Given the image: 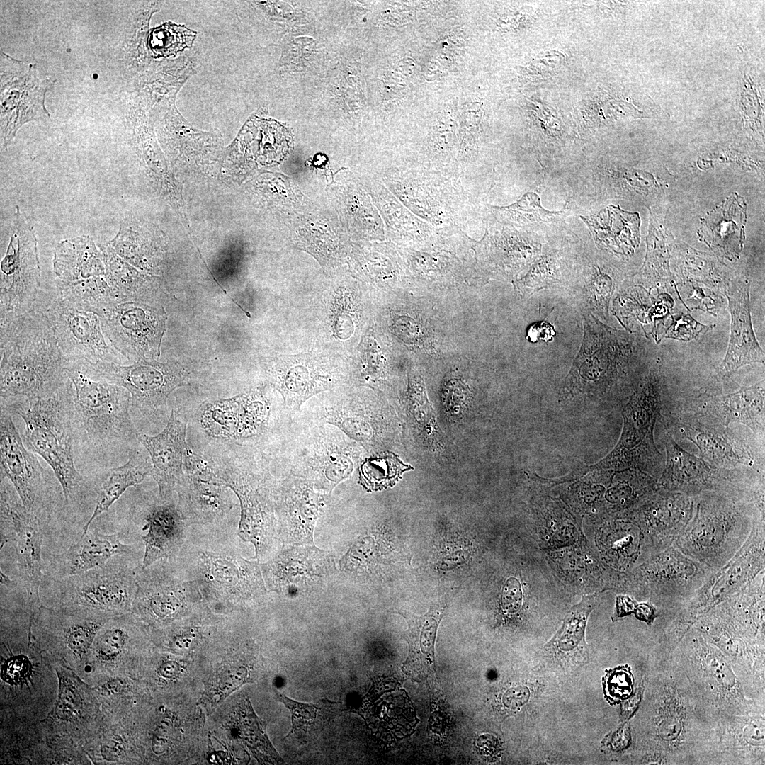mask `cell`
<instances>
[{"label":"cell","instance_id":"56","mask_svg":"<svg viewBox=\"0 0 765 765\" xmlns=\"http://www.w3.org/2000/svg\"><path fill=\"white\" fill-rule=\"evenodd\" d=\"M522 594L520 584L515 579L506 582L502 596L503 608L508 612H515L521 605Z\"/></svg>","mask_w":765,"mask_h":765},{"label":"cell","instance_id":"18","mask_svg":"<svg viewBox=\"0 0 765 765\" xmlns=\"http://www.w3.org/2000/svg\"><path fill=\"white\" fill-rule=\"evenodd\" d=\"M100 319L106 339L118 352L135 361L158 357L165 324L162 309L142 302H122Z\"/></svg>","mask_w":765,"mask_h":765},{"label":"cell","instance_id":"55","mask_svg":"<svg viewBox=\"0 0 765 765\" xmlns=\"http://www.w3.org/2000/svg\"><path fill=\"white\" fill-rule=\"evenodd\" d=\"M556 335L554 326L546 321L536 322L529 326L526 333V339L531 343L550 342Z\"/></svg>","mask_w":765,"mask_h":765},{"label":"cell","instance_id":"25","mask_svg":"<svg viewBox=\"0 0 765 765\" xmlns=\"http://www.w3.org/2000/svg\"><path fill=\"white\" fill-rule=\"evenodd\" d=\"M129 613L108 620L96 635L79 676L90 686L125 676V668L138 628Z\"/></svg>","mask_w":765,"mask_h":765},{"label":"cell","instance_id":"61","mask_svg":"<svg viewBox=\"0 0 765 765\" xmlns=\"http://www.w3.org/2000/svg\"><path fill=\"white\" fill-rule=\"evenodd\" d=\"M635 616L642 620L650 623L654 618V609L649 604H640L635 608Z\"/></svg>","mask_w":765,"mask_h":765},{"label":"cell","instance_id":"19","mask_svg":"<svg viewBox=\"0 0 765 765\" xmlns=\"http://www.w3.org/2000/svg\"><path fill=\"white\" fill-rule=\"evenodd\" d=\"M271 404L257 388L241 395L208 402L198 413L204 431L221 441L249 442L258 439L269 427Z\"/></svg>","mask_w":765,"mask_h":765},{"label":"cell","instance_id":"14","mask_svg":"<svg viewBox=\"0 0 765 765\" xmlns=\"http://www.w3.org/2000/svg\"><path fill=\"white\" fill-rule=\"evenodd\" d=\"M37 65L1 51V139L5 149L26 123L50 118L45 106L46 93L56 80L39 79Z\"/></svg>","mask_w":765,"mask_h":765},{"label":"cell","instance_id":"62","mask_svg":"<svg viewBox=\"0 0 765 765\" xmlns=\"http://www.w3.org/2000/svg\"><path fill=\"white\" fill-rule=\"evenodd\" d=\"M1 582L8 587H13L15 582L11 580L6 575L1 572Z\"/></svg>","mask_w":765,"mask_h":765},{"label":"cell","instance_id":"39","mask_svg":"<svg viewBox=\"0 0 765 765\" xmlns=\"http://www.w3.org/2000/svg\"><path fill=\"white\" fill-rule=\"evenodd\" d=\"M645 522L659 533H672L683 527L691 518L693 502L683 493L658 487L641 506Z\"/></svg>","mask_w":765,"mask_h":765},{"label":"cell","instance_id":"51","mask_svg":"<svg viewBox=\"0 0 765 765\" xmlns=\"http://www.w3.org/2000/svg\"><path fill=\"white\" fill-rule=\"evenodd\" d=\"M710 329V326L699 323L689 313L672 315L670 324L664 329L662 338L689 341Z\"/></svg>","mask_w":765,"mask_h":765},{"label":"cell","instance_id":"33","mask_svg":"<svg viewBox=\"0 0 765 765\" xmlns=\"http://www.w3.org/2000/svg\"><path fill=\"white\" fill-rule=\"evenodd\" d=\"M53 270L61 282H74L106 275L103 253L89 236L67 239L57 244Z\"/></svg>","mask_w":765,"mask_h":765},{"label":"cell","instance_id":"8","mask_svg":"<svg viewBox=\"0 0 765 765\" xmlns=\"http://www.w3.org/2000/svg\"><path fill=\"white\" fill-rule=\"evenodd\" d=\"M213 465L239 501L238 535L254 545L259 557L269 548L275 533L276 482L266 468L253 461L239 460L232 465Z\"/></svg>","mask_w":765,"mask_h":765},{"label":"cell","instance_id":"29","mask_svg":"<svg viewBox=\"0 0 765 765\" xmlns=\"http://www.w3.org/2000/svg\"><path fill=\"white\" fill-rule=\"evenodd\" d=\"M689 414L711 423L729 426L733 422L764 434V380L735 392L703 394L693 402Z\"/></svg>","mask_w":765,"mask_h":765},{"label":"cell","instance_id":"40","mask_svg":"<svg viewBox=\"0 0 765 765\" xmlns=\"http://www.w3.org/2000/svg\"><path fill=\"white\" fill-rule=\"evenodd\" d=\"M57 298L74 308L93 312L100 317L119 304L105 276L61 282Z\"/></svg>","mask_w":765,"mask_h":765},{"label":"cell","instance_id":"3","mask_svg":"<svg viewBox=\"0 0 765 765\" xmlns=\"http://www.w3.org/2000/svg\"><path fill=\"white\" fill-rule=\"evenodd\" d=\"M57 691L54 663L35 640L30 616L12 628L1 622V728L39 722Z\"/></svg>","mask_w":765,"mask_h":765},{"label":"cell","instance_id":"27","mask_svg":"<svg viewBox=\"0 0 765 765\" xmlns=\"http://www.w3.org/2000/svg\"><path fill=\"white\" fill-rule=\"evenodd\" d=\"M750 283L737 280L723 290L731 315L730 340L727 352L717 369L720 379L732 377L741 367L752 363L764 365V352L754 334L752 323Z\"/></svg>","mask_w":765,"mask_h":765},{"label":"cell","instance_id":"4","mask_svg":"<svg viewBox=\"0 0 765 765\" xmlns=\"http://www.w3.org/2000/svg\"><path fill=\"white\" fill-rule=\"evenodd\" d=\"M72 395L73 386L68 377L50 395L1 401L0 404L23 419L26 446L50 466L62 487L64 504L76 507L84 502L88 486L74 462L70 416Z\"/></svg>","mask_w":765,"mask_h":765},{"label":"cell","instance_id":"26","mask_svg":"<svg viewBox=\"0 0 765 765\" xmlns=\"http://www.w3.org/2000/svg\"><path fill=\"white\" fill-rule=\"evenodd\" d=\"M666 450L664 468L657 481L658 487L685 494L720 490L736 476L735 469L715 468L701 457L685 450L672 434L665 431L662 438Z\"/></svg>","mask_w":765,"mask_h":765},{"label":"cell","instance_id":"59","mask_svg":"<svg viewBox=\"0 0 765 765\" xmlns=\"http://www.w3.org/2000/svg\"><path fill=\"white\" fill-rule=\"evenodd\" d=\"M636 608L635 603L628 596H618L616 604V617H623L633 612Z\"/></svg>","mask_w":765,"mask_h":765},{"label":"cell","instance_id":"38","mask_svg":"<svg viewBox=\"0 0 765 765\" xmlns=\"http://www.w3.org/2000/svg\"><path fill=\"white\" fill-rule=\"evenodd\" d=\"M106 266V278L113 290L118 303L142 302L152 300L157 293L155 281L133 268L120 257L108 243L100 244Z\"/></svg>","mask_w":765,"mask_h":765},{"label":"cell","instance_id":"42","mask_svg":"<svg viewBox=\"0 0 765 765\" xmlns=\"http://www.w3.org/2000/svg\"><path fill=\"white\" fill-rule=\"evenodd\" d=\"M278 701L285 705L291 713L292 728L287 737H307L320 732L336 716L341 703L327 699L314 703H304L294 701L286 696L275 691Z\"/></svg>","mask_w":765,"mask_h":765},{"label":"cell","instance_id":"52","mask_svg":"<svg viewBox=\"0 0 765 765\" xmlns=\"http://www.w3.org/2000/svg\"><path fill=\"white\" fill-rule=\"evenodd\" d=\"M605 695L608 700L618 701L631 695L633 676L625 667L609 670L603 679Z\"/></svg>","mask_w":765,"mask_h":765},{"label":"cell","instance_id":"50","mask_svg":"<svg viewBox=\"0 0 765 765\" xmlns=\"http://www.w3.org/2000/svg\"><path fill=\"white\" fill-rule=\"evenodd\" d=\"M616 285V280L611 275L599 267H592L586 280V291L591 306L604 319H606L608 316L609 302Z\"/></svg>","mask_w":765,"mask_h":765},{"label":"cell","instance_id":"2","mask_svg":"<svg viewBox=\"0 0 765 765\" xmlns=\"http://www.w3.org/2000/svg\"><path fill=\"white\" fill-rule=\"evenodd\" d=\"M0 356L1 400L43 397L68 378L53 329L36 306L0 314Z\"/></svg>","mask_w":765,"mask_h":765},{"label":"cell","instance_id":"58","mask_svg":"<svg viewBox=\"0 0 765 765\" xmlns=\"http://www.w3.org/2000/svg\"><path fill=\"white\" fill-rule=\"evenodd\" d=\"M642 688L638 689L629 698L625 700L620 706V716L623 720L630 718L637 710L642 698Z\"/></svg>","mask_w":765,"mask_h":765},{"label":"cell","instance_id":"46","mask_svg":"<svg viewBox=\"0 0 765 765\" xmlns=\"http://www.w3.org/2000/svg\"><path fill=\"white\" fill-rule=\"evenodd\" d=\"M443 613L442 605H435L424 616H411L407 618L409 629L406 639L412 652L422 653L425 659L433 658L436 630Z\"/></svg>","mask_w":765,"mask_h":765},{"label":"cell","instance_id":"32","mask_svg":"<svg viewBox=\"0 0 765 765\" xmlns=\"http://www.w3.org/2000/svg\"><path fill=\"white\" fill-rule=\"evenodd\" d=\"M739 197H730L710 214L701 228V237L718 255L729 259L742 249L745 208Z\"/></svg>","mask_w":765,"mask_h":765},{"label":"cell","instance_id":"41","mask_svg":"<svg viewBox=\"0 0 765 765\" xmlns=\"http://www.w3.org/2000/svg\"><path fill=\"white\" fill-rule=\"evenodd\" d=\"M234 723L238 736L259 763H283L268 737L264 722L255 713L248 697L242 698L238 703Z\"/></svg>","mask_w":765,"mask_h":765},{"label":"cell","instance_id":"1","mask_svg":"<svg viewBox=\"0 0 765 765\" xmlns=\"http://www.w3.org/2000/svg\"><path fill=\"white\" fill-rule=\"evenodd\" d=\"M64 370L73 386L74 450L99 471L111 468L118 451L138 441L130 413V393L94 375L84 360L65 359Z\"/></svg>","mask_w":765,"mask_h":765},{"label":"cell","instance_id":"49","mask_svg":"<svg viewBox=\"0 0 765 765\" xmlns=\"http://www.w3.org/2000/svg\"><path fill=\"white\" fill-rule=\"evenodd\" d=\"M563 264L555 253L541 256L533 265L528 273L516 280L518 289L526 296L560 280Z\"/></svg>","mask_w":765,"mask_h":765},{"label":"cell","instance_id":"10","mask_svg":"<svg viewBox=\"0 0 765 765\" xmlns=\"http://www.w3.org/2000/svg\"><path fill=\"white\" fill-rule=\"evenodd\" d=\"M62 579L56 607L105 619L132 609L137 571L125 565H105Z\"/></svg>","mask_w":765,"mask_h":765},{"label":"cell","instance_id":"21","mask_svg":"<svg viewBox=\"0 0 765 765\" xmlns=\"http://www.w3.org/2000/svg\"><path fill=\"white\" fill-rule=\"evenodd\" d=\"M266 376L293 414L312 396L334 388L347 378L338 365L307 354L273 360L266 368Z\"/></svg>","mask_w":765,"mask_h":765},{"label":"cell","instance_id":"36","mask_svg":"<svg viewBox=\"0 0 765 765\" xmlns=\"http://www.w3.org/2000/svg\"><path fill=\"white\" fill-rule=\"evenodd\" d=\"M240 141L246 153L262 163H276L287 155L293 139L289 131L272 120L253 118L244 127Z\"/></svg>","mask_w":765,"mask_h":765},{"label":"cell","instance_id":"22","mask_svg":"<svg viewBox=\"0 0 765 765\" xmlns=\"http://www.w3.org/2000/svg\"><path fill=\"white\" fill-rule=\"evenodd\" d=\"M203 598L196 579H178L152 565L137 571L131 610L146 621L159 625L183 615Z\"/></svg>","mask_w":765,"mask_h":765},{"label":"cell","instance_id":"6","mask_svg":"<svg viewBox=\"0 0 765 765\" xmlns=\"http://www.w3.org/2000/svg\"><path fill=\"white\" fill-rule=\"evenodd\" d=\"M584 324L582 347L565 378L563 393L572 398L608 399L628 379L641 348L634 336L607 327L591 314L584 317Z\"/></svg>","mask_w":765,"mask_h":765},{"label":"cell","instance_id":"5","mask_svg":"<svg viewBox=\"0 0 765 765\" xmlns=\"http://www.w3.org/2000/svg\"><path fill=\"white\" fill-rule=\"evenodd\" d=\"M58 691L51 711L40 721L51 764H87L86 748L101 733L104 717L94 690L74 671L54 663Z\"/></svg>","mask_w":765,"mask_h":765},{"label":"cell","instance_id":"13","mask_svg":"<svg viewBox=\"0 0 765 765\" xmlns=\"http://www.w3.org/2000/svg\"><path fill=\"white\" fill-rule=\"evenodd\" d=\"M108 620L42 605L32 618V633L53 663L79 676L96 634Z\"/></svg>","mask_w":765,"mask_h":765},{"label":"cell","instance_id":"28","mask_svg":"<svg viewBox=\"0 0 765 765\" xmlns=\"http://www.w3.org/2000/svg\"><path fill=\"white\" fill-rule=\"evenodd\" d=\"M187 420L172 409L164 429L154 436L139 432L138 441L145 448L152 461L149 475L155 480L159 498L167 502L183 476Z\"/></svg>","mask_w":765,"mask_h":765},{"label":"cell","instance_id":"37","mask_svg":"<svg viewBox=\"0 0 765 765\" xmlns=\"http://www.w3.org/2000/svg\"><path fill=\"white\" fill-rule=\"evenodd\" d=\"M498 222L499 225L495 223L487 226L481 244L494 250L498 264L512 269L513 272H518L539 256L541 245L508 225Z\"/></svg>","mask_w":765,"mask_h":765},{"label":"cell","instance_id":"53","mask_svg":"<svg viewBox=\"0 0 765 765\" xmlns=\"http://www.w3.org/2000/svg\"><path fill=\"white\" fill-rule=\"evenodd\" d=\"M687 309H699L717 316L721 304V298L717 293L698 286H693V291L687 296Z\"/></svg>","mask_w":765,"mask_h":765},{"label":"cell","instance_id":"12","mask_svg":"<svg viewBox=\"0 0 765 765\" xmlns=\"http://www.w3.org/2000/svg\"><path fill=\"white\" fill-rule=\"evenodd\" d=\"M40 276L33 227L16 206L10 241L0 264V314H21L33 309Z\"/></svg>","mask_w":765,"mask_h":765},{"label":"cell","instance_id":"9","mask_svg":"<svg viewBox=\"0 0 765 765\" xmlns=\"http://www.w3.org/2000/svg\"><path fill=\"white\" fill-rule=\"evenodd\" d=\"M405 203L439 234L463 231L474 216L472 198L460 178L421 168L406 176Z\"/></svg>","mask_w":765,"mask_h":765},{"label":"cell","instance_id":"7","mask_svg":"<svg viewBox=\"0 0 765 765\" xmlns=\"http://www.w3.org/2000/svg\"><path fill=\"white\" fill-rule=\"evenodd\" d=\"M308 425L293 441L290 473L310 481L319 491L330 493L360 465L361 448L332 425Z\"/></svg>","mask_w":765,"mask_h":765},{"label":"cell","instance_id":"31","mask_svg":"<svg viewBox=\"0 0 765 765\" xmlns=\"http://www.w3.org/2000/svg\"><path fill=\"white\" fill-rule=\"evenodd\" d=\"M145 520L142 569L167 559L177 551L183 543L186 525L177 507L168 501L150 509Z\"/></svg>","mask_w":765,"mask_h":765},{"label":"cell","instance_id":"48","mask_svg":"<svg viewBox=\"0 0 765 765\" xmlns=\"http://www.w3.org/2000/svg\"><path fill=\"white\" fill-rule=\"evenodd\" d=\"M249 681L247 669L242 666L225 668L212 677L206 684L200 702L212 710L232 693Z\"/></svg>","mask_w":765,"mask_h":765},{"label":"cell","instance_id":"16","mask_svg":"<svg viewBox=\"0 0 765 765\" xmlns=\"http://www.w3.org/2000/svg\"><path fill=\"white\" fill-rule=\"evenodd\" d=\"M186 472L177 484L176 506L186 525H216L233 507L229 487L212 463L188 446L184 455Z\"/></svg>","mask_w":765,"mask_h":765},{"label":"cell","instance_id":"43","mask_svg":"<svg viewBox=\"0 0 765 765\" xmlns=\"http://www.w3.org/2000/svg\"><path fill=\"white\" fill-rule=\"evenodd\" d=\"M413 467L404 463L397 455L382 450L365 458L358 467V483L368 492L393 487L404 472Z\"/></svg>","mask_w":765,"mask_h":765},{"label":"cell","instance_id":"30","mask_svg":"<svg viewBox=\"0 0 765 765\" xmlns=\"http://www.w3.org/2000/svg\"><path fill=\"white\" fill-rule=\"evenodd\" d=\"M132 552V547L122 543L118 533L89 530L77 543L54 557L50 570L52 576L63 579L102 567L113 556H128Z\"/></svg>","mask_w":765,"mask_h":765},{"label":"cell","instance_id":"60","mask_svg":"<svg viewBox=\"0 0 765 765\" xmlns=\"http://www.w3.org/2000/svg\"><path fill=\"white\" fill-rule=\"evenodd\" d=\"M158 675L164 679H173L179 674L178 664L173 662L161 664L157 669Z\"/></svg>","mask_w":765,"mask_h":765},{"label":"cell","instance_id":"35","mask_svg":"<svg viewBox=\"0 0 765 765\" xmlns=\"http://www.w3.org/2000/svg\"><path fill=\"white\" fill-rule=\"evenodd\" d=\"M141 459L138 451L132 449L125 464L101 471L95 508L83 527L82 534L89 531L95 518L106 511L128 488L141 483L149 475L152 467L146 459Z\"/></svg>","mask_w":765,"mask_h":765},{"label":"cell","instance_id":"20","mask_svg":"<svg viewBox=\"0 0 765 765\" xmlns=\"http://www.w3.org/2000/svg\"><path fill=\"white\" fill-rule=\"evenodd\" d=\"M43 312L65 359L120 363L119 354L106 342L98 315L74 308L57 297Z\"/></svg>","mask_w":765,"mask_h":765},{"label":"cell","instance_id":"23","mask_svg":"<svg viewBox=\"0 0 765 765\" xmlns=\"http://www.w3.org/2000/svg\"><path fill=\"white\" fill-rule=\"evenodd\" d=\"M1 476L15 488L23 504L37 515L45 492L47 472L22 441L13 421V414L1 405Z\"/></svg>","mask_w":765,"mask_h":765},{"label":"cell","instance_id":"44","mask_svg":"<svg viewBox=\"0 0 765 765\" xmlns=\"http://www.w3.org/2000/svg\"><path fill=\"white\" fill-rule=\"evenodd\" d=\"M592 610L591 598L584 599L572 607L564 620L562 628L545 646L557 653H569L584 647L585 628L587 618Z\"/></svg>","mask_w":765,"mask_h":765},{"label":"cell","instance_id":"24","mask_svg":"<svg viewBox=\"0 0 765 765\" xmlns=\"http://www.w3.org/2000/svg\"><path fill=\"white\" fill-rule=\"evenodd\" d=\"M669 424L682 437L696 445L701 458L715 468L733 470L740 465L754 467L764 463L729 426L688 414L671 420Z\"/></svg>","mask_w":765,"mask_h":765},{"label":"cell","instance_id":"45","mask_svg":"<svg viewBox=\"0 0 765 765\" xmlns=\"http://www.w3.org/2000/svg\"><path fill=\"white\" fill-rule=\"evenodd\" d=\"M490 210L495 220L511 226L551 222L560 215L543 209L538 196L534 193H526L509 206H491Z\"/></svg>","mask_w":765,"mask_h":765},{"label":"cell","instance_id":"15","mask_svg":"<svg viewBox=\"0 0 765 765\" xmlns=\"http://www.w3.org/2000/svg\"><path fill=\"white\" fill-rule=\"evenodd\" d=\"M1 547L16 542L20 571L27 591L28 608L34 615L43 605L39 589L42 577V534L35 513L23 504L11 482L1 476Z\"/></svg>","mask_w":765,"mask_h":765},{"label":"cell","instance_id":"11","mask_svg":"<svg viewBox=\"0 0 765 765\" xmlns=\"http://www.w3.org/2000/svg\"><path fill=\"white\" fill-rule=\"evenodd\" d=\"M87 363L94 375L125 388L131 395V408L150 420L164 414L169 395L188 378V373L180 364L154 359L140 360L128 366Z\"/></svg>","mask_w":765,"mask_h":765},{"label":"cell","instance_id":"54","mask_svg":"<svg viewBox=\"0 0 765 765\" xmlns=\"http://www.w3.org/2000/svg\"><path fill=\"white\" fill-rule=\"evenodd\" d=\"M631 741L630 729L628 723L622 724L615 731L607 735L603 744L612 751L620 752L627 749Z\"/></svg>","mask_w":765,"mask_h":765},{"label":"cell","instance_id":"57","mask_svg":"<svg viewBox=\"0 0 765 765\" xmlns=\"http://www.w3.org/2000/svg\"><path fill=\"white\" fill-rule=\"evenodd\" d=\"M529 696L530 693L527 687H514L505 693L503 696V703L506 707L516 709L525 704Z\"/></svg>","mask_w":765,"mask_h":765},{"label":"cell","instance_id":"34","mask_svg":"<svg viewBox=\"0 0 765 765\" xmlns=\"http://www.w3.org/2000/svg\"><path fill=\"white\" fill-rule=\"evenodd\" d=\"M582 218L598 246L604 249L628 256L638 246L640 220L637 214L610 206L597 215Z\"/></svg>","mask_w":765,"mask_h":765},{"label":"cell","instance_id":"47","mask_svg":"<svg viewBox=\"0 0 765 765\" xmlns=\"http://www.w3.org/2000/svg\"><path fill=\"white\" fill-rule=\"evenodd\" d=\"M196 36V32L184 26L166 22L152 30L148 43L155 57H169L191 47Z\"/></svg>","mask_w":765,"mask_h":765},{"label":"cell","instance_id":"17","mask_svg":"<svg viewBox=\"0 0 765 765\" xmlns=\"http://www.w3.org/2000/svg\"><path fill=\"white\" fill-rule=\"evenodd\" d=\"M196 580L205 599L224 604L243 603L265 592L258 563L230 552L200 551Z\"/></svg>","mask_w":765,"mask_h":765}]
</instances>
